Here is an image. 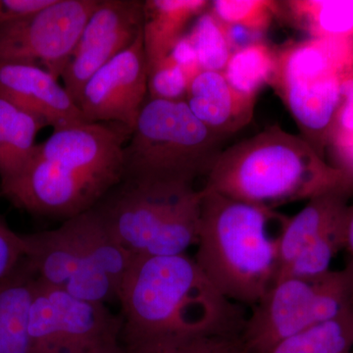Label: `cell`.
I'll return each mask as SVG.
<instances>
[{
    "label": "cell",
    "mask_w": 353,
    "mask_h": 353,
    "mask_svg": "<svg viewBox=\"0 0 353 353\" xmlns=\"http://www.w3.org/2000/svg\"><path fill=\"white\" fill-rule=\"evenodd\" d=\"M201 192L194 259L223 296L253 307L277 280L279 245L290 217L276 209Z\"/></svg>",
    "instance_id": "obj_4"
},
{
    "label": "cell",
    "mask_w": 353,
    "mask_h": 353,
    "mask_svg": "<svg viewBox=\"0 0 353 353\" xmlns=\"http://www.w3.org/2000/svg\"><path fill=\"white\" fill-rule=\"evenodd\" d=\"M190 85L183 70L169 55L148 69V99L185 101Z\"/></svg>",
    "instance_id": "obj_25"
},
{
    "label": "cell",
    "mask_w": 353,
    "mask_h": 353,
    "mask_svg": "<svg viewBox=\"0 0 353 353\" xmlns=\"http://www.w3.org/2000/svg\"><path fill=\"white\" fill-rule=\"evenodd\" d=\"M202 190L276 209L332 192L352 194L353 175L274 125L222 150Z\"/></svg>",
    "instance_id": "obj_3"
},
{
    "label": "cell",
    "mask_w": 353,
    "mask_h": 353,
    "mask_svg": "<svg viewBox=\"0 0 353 353\" xmlns=\"http://www.w3.org/2000/svg\"><path fill=\"white\" fill-rule=\"evenodd\" d=\"M345 248L347 250L348 255H350V262H348V264L352 265L353 267V206L347 223Z\"/></svg>",
    "instance_id": "obj_32"
},
{
    "label": "cell",
    "mask_w": 353,
    "mask_h": 353,
    "mask_svg": "<svg viewBox=\"0 0 353 353\" xmlns=\"http://www.w3.org/2000/svg\"><path fill=\"white\" fill-rule=\"evenodd\" d=\"M88 353H125L123 348L121 347L119 341L108 343V345H101V347L95 348L92 352Z\"/></svg>",
    "instance_id": "obj_33"
},
{
    "label": "cell",
    "mask_w": 353,
    "mask_h": 353,
    "mask_svg": "<svg viewBox=\"0 0 353 353\" xmlns=\"http://www.w3.org/2000/svg\"><path fill=\"white\" fill-rule=\"evenodd\" d=\"M276 64L277 51L260 41L234 51L223 74L234 90L256 97L260 88L271 83Z\"/></svg>",
    "instance_id": "obj_22"
},
{
    "label": "cell",
    "mask_w": 353,
    "mask_h": 353,
    "mask_svg": "<svg viewBox=\"0 0 353 353\" xmlns=\"http://www.w3.org/2000/svg\"><path fill=\"white\" fill-rule=\"evenodd\" d=\"M119 343L146 353L210 336L240 334V304L209 282L194 257H137L121 285Z\"/></svg>",
    "instance_id": "obj_1"
},
{
    "label": "cell",
    "mask_w": 353,
    "mask_h": 353,
    "mask_svg": "<svg viewBox=\"0 0 353 353\" xmlns=\"http://www.w3.org/2000/svg\"><path fill=\"white\" fill-rule=\"evenodd\" d=\"M201 203V190L190 183L122 180L94 209L134 256H173L196 245Z\"/></svg>",
    "instance_id": "obj_5"
},
{
    "label": "cell",
    "mask_w": 353,
    "mask_h": 353,
    "mask_svg": "<svg viewBox=\"0 0 353 353\" xmlns=\"http://www.w3.org/2000/svg\"><path fill=\"white\" fill-rule=\"evenodd\" d=\"M209 10L225 25H236L263 34L276 16L281 15V1L272 0H214Z\"/></svg>",
    "instance_id": "obj_24"
},
{
    "label": "cell",
    "mask_w": 353,
    "mask_h": 353,
    "mask_svg": "<svg viewBox=\"0 0 353 353\" xmlns=\"http://www.w3.org/2000/svg\"><path fill=\"white\" fill-rule=\"evenodd\" d=\"M37 280L24 256L0 282V353H31L30 309Z\"/></svg>",
    "instance_id": "obj_17"
},
{
    "label": "cell",
    "mask_w": 353,
    "mask_h": 353,
    "mask_svg": "<svg viewBox=\"0 0 353 353\" xmlns=\"http://www.w3.org/2000/svg\"><path fill=\"white\" fill-rule=\"evenodd\" d=\"M22 236L26 259L44 284L90 303L118 301L119 290L90 254L74 218Z\"/></svg>",
    "instance_id": "obj_10"
},
{
    "label": "cell",
    "mask_w": 353,
    "mask_h": 353,
    "mask_svg": "<svg viewBox=\"0 0 353 353\" xmlns=\"http://www.w3.org/2000/svg\"><path fill=\"white\" fill-rule=\"evenodd\" d=\"M208 0H145L143 39L148 70L170 54L192 20L208 10Z\"/></svg>",
    "instance_id": "obj_18"
},
{
    "label": "cell",
    "mask_w": 353,
    "mask_h": 353,
    "mask_svg": "<svg viewBox=\"0 0 353 353\" xmlns=\"http://www.w3.org/2000/svg\"><path fill=\"white\" fill-rule=\"evenodd\" d=\"M54 0H0V26L39 12Z\"/></svg>",
    "instance_id": "obj_29"
},
{
    "label": "cell",
    "mask_w": 353,
    "mask_h": 353,
    "mask_svg": "<svg viewBox=\"0 0 353 353\" xmlns=\"http://www.w3.org/2000/svg\"><path fill=\"white\" fill-rule=\"evenodd\" d=\"M46 126L36 114L0 95V188L24 170L36 148L37 136Z\"/></svg>",
    "instance_id": "obj_19"
},
{
    "label": "cell",
    "mask_w": 353,
    "mask_h": 353,
    "mask_svg": "<svg viewBox=\"0 0 353 353\" xmlns=\"http://www.w3.org/2000/svg\"><path fill=\"white\" fill-rule=\"evenodd\" d=\"M225 139L185 101L148 99L125 146L123 180L194 185L208 175Z\"/></svg>",
    "instance_id": "obj_6"
},
{
    "label": "cell",
    "mask_w": 353,
    "mask_h": 353,
    "mask_svg": "<svg viewBox=\"0 0 353 353\" xmlns=\"http://www.w3.org/2000/svg\"><path fill=\"white\" fill-rule=\"evenodd\" d=\"M99 0H54L39 12L0 26V60L38 65L61 78Z\"/></svg>",
    "instance_id": "obj_9"
},
{
    "label": "cell",
    "mask_w": 353,
    "mask_h": 353,
    "mask_svg": "<svg viewBox=\"0 0 353 353\" xmlns=\"http://www.w3.org/2000/svg\"><path fill=\"white\" fill-rule=\"evenodd\" d=\"M24 256L25 243L22 234L12 231L0 215V282L10 274Z\"/></svg>",
    "instance_id": "obj_27"
},
{
    "label": "cell",
    "mask_w": 353,
    "mask_h": 353,
    "mask_svg": "<svg viewBox=\"0 0 353 353\" xmlns=\"http://www.w3.org/2000/svg\"><path fill=\"white\" fill-rule=\"evenodd\" d=\"M188 36L194 44L202 71L224 72L233 50L224 24L209 7L194 20Z\"/></svg>",
    "instance_id": "obj_23"
},
{
    "label": "cell",
    "mask_w": 353,
    "mask_h": 353,
    "mask_svg": "<svg viewBox=\"0 0 353 353\" xmlns=\"http://www.w3.org/2000/svg\"><path fill=\"white\" fill-rule=\"evenodd\" d=\"M322 276L276 281L246 317L241 333L245 353L262 352L292 334L334 319V304Z\"/></svg>",
    "instance_id": "obj_11"
},
{
    "label": "cell",
    "mask_w": 353,
    "mask_h": 353,
    "mask_svg": "<svg viewBox=\"0 0 353 353\" xmlns=\"http://www.w3.org/2000/svg\"><path fill=\"white\" fill-rule=\"evenodd\" d=\"M353 70V39L310 38L277 51L270 85L280 95L303 138L324 157L343 85Z\"/></svg>",
    "instance_id": "obj_7"
},
{
    "label": "cell",
    "mask_w": 353,
    "mask_h": 353,
    "mask_svg": "<svg viewBox=\"0 0 353 353\" xmlns=\"http://www.w3.org/2000/svg\"><path fill=\"white\" fill-rule=\"evenodd\" d=\"M253 353H352V309Z\"/></svg>",
    "instance_id": "obj_21"
},
{
    "label": "cell",
    "mask_w": 353,
    "mask_h": 353,
    "mask_svg": "<svg viewBox=\"0 0 353 353\" xmlns=\"http://www.w3.org/2000/svg\"><path fill=\"white\" fill-rule=\"evenodd\" d=\"M119 314L37 280L30 309L31 353H88L119 341Z\"/></svg>",
    "instance_id": "obj_8"
},
{
    "label": "cell",
    "mask_w": 353,
    "mask_h": 353,
    "mask_svg": "<svg viewBox=\"0 0 353 353\" xmlns=\"http://www.w3.org/2000/svg\"><path fill=\"white\" fill-rule=\"evenodd\" d=\"M353 134V70L343 85V101L336 114L328 146Z\"/></svg>",
    "instance_id": "obj_28"
},
{
    "label": "cell",
    "mask_w": 353,
    "mask_h": 353,
    "mask_svg": "<svg viewBox=\"0 0 353 353\" xmlns=\"http://www.w3.org/2000/svg\"><path fill=\"white\" fill-rule=\"evenodd\" d=\"M146 353H245L240 334L210 336Z\"/></svg>",
    "instance_id": "obj_26"
},
{
    "label": "cell",
    "mask_w": 353,
    "mask_h": 353,
    "mask_svg": "<svg viewBox=\"0 0 353 353\" xmlns=\"http://www.w3.org/2000/svg\"><path fill=\"white\" fill-rule=\"evenodd\" d=\"M143 24V1L99 0L61 75L77 104L88 79L131 46Z\"/></svg>",
    "instance_id": "obj_13"
},
{
    "label": "cell",
    "mask_w": 353,
    "mask_h": 353,
    "mask_svg": "<svg viewBox=\"0 0 353 353\" xmlns=\"http://www.w3.org/2000/svg\"><path fill=\"white\" fill-rule=\"evenodd\" d=\"M330 148H332L336 160L334 166L340 167L353 175V134Z\"/></svg>",
    "instance_id": "obj_31"
},
{
    "label": "cell",
    "mask_w": 353,
    "mask_h": 353,
    "mask_svg": "<svg viewBox=\"0 0 353 353\" xmlns=\"http://www.w3.org/2000/svg\"><path fill=\"white\" fill-rule=\"evenodd\" d=\"M59 79L38 65L0 60V95L55 130L88 122Z\"/></svg>",
    "instance_id": "obj_15"
},
{
    "label": "cell",
    "mask_w": 353,
    "mask_h": 353,
    "mask_svg": "<svg viewBox=\"0 0 353 353\" xmlns=\"http://www.w3.org/2000/svg\"><path fill=\"white\" fill-rule=\"evenodd\" d=\"M169 57L173 58L174 61L183 70L190 83H192V81L202 71L194 44L188 34H183L182 38L179 39Z\"/></svg>",
    "instance_id": "obj_30"
},
{
    "label": "cell",
    "mask_w": 353,
    "mask_h": 353,
    "mask_svg": "<svg viewBox=\"0 0 353 353\" xmlns=\"http://www.w3.org/2000/svg\"><path fill=\"white\" fill-rule=\"evenodd\" d=\"M148 62L143 32L83 85L78 106L90 123H106L132 132L148 99Z\"/></svg>",
    "instance_id": "obj_12"
},
{
    "label": "cell",
    "mask_w": 353,
    "mask_h": 353,
    "mask_svg": "<svg viewBox=\"0 0 353 353\" xmlns=\"http://www.w3.org/2000/svg\"><path fill=\"white\" fill-rule=\"evenodd\" d=\"M350 194L332 192L313 197L289 218L279 245L278 276L303 250L331 259L345 248Z\"/></svg>",
    "instance_id": "obj_14"
},
{
    "label": "cell",
    "mask_w": 353,
    "mask_h": 353,
    "mask_svg": "<svg viewBox=\"0 0 353 353\" xmlns=\"http://www.w3.org/2000/svg\"><path fill=\"white\" fill-rule=\"evenodd\" d=\"M352 316H353V303H352Z\"/></svg>",
    "instance_id": "obj_34"
},
{
    "label": "cell",
    "mask_w": 353,
    "mask_h": 353,
    "mask_svg": "<svg viewBox=\"0 0 353 353\" xmlns=\"http://www.w3.org/2000/svg\"><path fill=\"white\" fill-rule=\"evenodd\" d=\"M131 132L85 122L55 130L0 194L32 215L68 220L94 208L124 176Z\"/></svg>",
    "instance_id": "obj_2"
},
{
    "label": "cell",
    "mask_w": 353,
    "mask_h": 353,
    "mask_svg": "<svg viewBox=\"0 0 353 353\" xmlns=\"http://www.w3.org/2000/svg\"><path fill=\"white\" fill-rule=\"evenodd\" d=\"M281 11L310 38L353 39V0H289Z\"/></svg>",
    "instance_id": "obj_20"
},
{
    "label": "cell",
    "mask_w": 353,
    "mask_h": 353,
    "mask_svg": "<svg viewBox=\"0 0 353 353\" xmlns=\"http://www.w3.org/2000/svg\"><path fill=\"white\" fill-rule=\"evenodd\" d=\"M255 101L234 90L223 72L201 71L190 83L185 101L204 126L228 139L252 122Z\"/></svg>",
    "instance_id": "obj_16"
}]
</instances>
